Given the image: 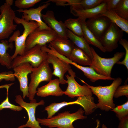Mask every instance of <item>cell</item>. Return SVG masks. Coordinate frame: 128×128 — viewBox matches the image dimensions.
Segmentation results:
<instances>
[{"instance_id":"cell-34","label":"cell","mask_w":128,"mask_h":128,"mask_svg":"<svg viewBox=\"0 0 128 128\" xmlns=\"http://www.w3.org/2000/svg\"><path fill=\"white\" fill-rule=\"evenodd\" d=\"M119 43L123 47L125 50V57L123 60L119 61L116 64L124 65L128 70V41L126 39H121L119 41Z\"/></svg>"},{"instance_id":"cell-10","label":"cell","mask_w":128,"mask_h":128,"mask_svg":"<svg viewBox=\"0 0 128 128\" xmlns=\"http://www.w3.org/2000/svg\"><path fill=\"white\" fill-rule=\"evenodd\" d=\"M15 98V101L20 106L25 109L28 116V120L26 123L19 126L18 128L27 127L30 128H42L36 119L35 113L36 109L37 106L44 105L45 103L44 101L42 100L37 102L36 100L34 99L30 101V103H28L25 101L20 95L16 96Z\"/></svg>"},{"instance_id":"cell-38","label":"cell","mask_w":128,"mask_h":128,"mask_svg":"<svg viewBox=\"0 0 128 128\" xmlns=\"http://www.w3.org/2000/svg\"><path fill=\"white\" fill-rule=\"evenodd\" d=\"M118 128H128V116L120 120Z\"/></svg>"},{"instance_id":"cell-7","label":"cell","mask_w":128,"mask_h":128,"mask_svg":"<svg viewBox=\"0 0 128 128\" xmlns=\"http://www.w3.org/2000/svg\"><path fill=\"white\" fill-rule=\"evenodd\" d=\"M41 46L37 45L25 51L22 55L17 56L13 61L12 68L21 64L28 63L33 68L37 67L47 59L48 53L42 51Z\"/></svg>"},{"instance_id":"cell-17","label":"cell","mask_w":128,"mask_h":128,"mask_svg":"<svg viewBox=\"0 0 128 128\" xmlns=\"http://www.w3.org/2000/svg\"><path fill=\"white\" fill-rule=\"evenodd\" d=\"M42 18L48 26L57 33L58 35L66 39V29L64 23L58 21L55 18L53 11L48 10L45 14H42Z\"/></svg>"},{"instance_id":"cell-1","label":"cell","mask_w":128,"mask_h":128,"mask_svg":"<svg viewBox=\"0 0 128 128\" xmlns=\"http://www.w3.org/2000/svg\"><path fill=\"white\" fill-rule=\"evenodd\" d=\"M80 80L90 89L92 94L97 97L98 102L96 104V108L108 111L115 107L113 98L115 90L122 82L121 78L119 77L115 78L111 85L105 86H91L83 80L80 79Z\"/></svg>"},{"instance_id":"cell-8","label":"cell","mask_w":128,"mask_h":128,"mask_svg":"<svg viewBox=\"0 0 128 128\" xmlns=\"http://www.w3.org/2000/svg\"><path fill=\"white\" fill-rule=\"evenodd\" d=\"M93 99L92 96H79L74 101L67 102L64 101L60 103H52L45 107L44 110L46 111L47 114V118L49 119L64 107L70 105L78 104L83 107L85 114L87 115L92 111L94 108L95 103Z\"/></svg>"},{"instance_id":"cell-36","label":"cell","mask_w":128,"mask_h":128,"mask_svg":"<svg viewBox=\"0 0 128 128\" xmlns=\"http://www.w3.org/2000/svg\"><path fill=\"white\" fill-rule=\"evenodd\" d=\"M6 81H14L15 77L14 73L11 71H4L0 73V82L3 80Z\"/></svg>"},{"instance_id":"cell-31","label":"cell","mask_w":128,"mask_h":128,"mask_svg":"<svg viewBox=\"0 0 128 128\" xmlns=\"http://www.w3.org/2000/svg\"><path fill=\"white\" fill-rule=\"evenodd\" d=\"M41 1V0H16L14 1V4L19 9H27Z\"/></svg>"},{"instance_id":"cell-21","label":"cell","mask_w":128,"mask_h":128,"mask_svg":"<svg viewBox=\"0 0 128 128\" xmlns=\"http://www.w3.org/2000/svg\"><path fill=\"white\" fill-rule=\"evenodd\" d=\"M64 61L81 70L84 75L92 82L100 80H114L115 79L111 77H108L100 75L96 72L92 68L80 65L72 61L68 58H65Z\"/></svg>"},{"instance_id":"cell-11","label":"cell","mask_w":128,"mask_h":128,"mask_svg":"<svg viewBox=\"0 0 128 128\" xmlns=\"http://www.w3.org/2000/svg\"><path fill=\"white\" fill-rule=\"evenodd\" d=\"M69 75H65L68 86L64 94L73 98L75 97L83 96H92V93L90 89L86 85L82 86L75 80L76 73L71 68L68 71Z\"/></svg>"},{"instance_id":"cell-16","label":"cell","mask_w":128,"mask_h":128,"mask_svg":"<svg viewBox=\"0 0 128 128\" xmlns=\"http://www.w3.org/2000/svg\"><path fill=\"white\" fill-rule=\"evenodd\" d=\"M48 53L46 60L49 64H51L54 70L53 75L57 77L60 83L62 84L67 83L64 78L65 74L71 68L70 64L59 58L55 56Z\"/></svg>"},{"instance_id":"cell-29","label":"cell","mask_w":128,"mask_h":128,"mask_svg":"<svg viewBox=\"0 0 128 128\" xmlns=\"http://www.w3.org/2000/svg\"><path fill=\"white\" fill-rule=\"evenodd\" d=\"M81 0H49L48 2H52L58 6L69 5L76 9H83L80 4Z\"/></svg>"},{"instance_id":"cell-28","label":"cell","mask_w":128,"mask_h":128,"mask_svg":"<svg viewBox=\"0 0 128 128\" xmlns=\"http://www.w3.org/2000/svg\"><path fill=\"white\" fill-rule=\"evenodd\" d=\"M114 10L120 17L128 20V0H121Z\"/></svg>"},{"instance_id":"cell-9","label":"cell","mask_w":128,"mask_h":128,"mask_svg":"<svg viewBox=\"0 0 128 128\" xmlns=\"http://www.w3.org/2000/svg\"><path fill=\"white\" fill-rule=\"evenodd\" d=\"M58 36L52 29L40 30L38 28L31 33L27 37L25 45V51L37 45L41 46L50 43Z\"/></svg>"},{"instance_id":"cell-2","label":"cell","mask_w":128,"mask_h":128,"mask_svg":"<svg viewBox=\"0 0 128 128\" xmlns=\"http://www.w3.org/2000/svg\"><path fill=\"white\" fill-rule=\"evenodd\" d=\"M84 112L80 108L76 112L70 113L69 111H65L58 113L49 119L37 118V120L39 124L50 128H75L73 123L78 119H86L87 117L83 115Z\"/></svg>"},{"instance_id":"cell-26","label":"cell","mask_w":128,"mask_h":128,"mask_svg":"<svg viewBox=\"0 0 128 128\" xmlns=\"http://www.w3.org/2000/svg\"><path fill=\"white\" fill-rule=\"evenodd\" d=\"M101 14L107 18L111 22L126 33H128V20L120 17L114 10H106Z\"/></svg>"},{"instance_id":"cell-15","label":"cell","mask_w":128,"mask_h":128,"mask_svg":"<svg viewBox=\"0 0 128 128\" xmlns=\"http://www.w3.org/2000/svg\"><path fill=\"white\" fill-rule=\"evenodd\" d=\"M50 3H44L37 8H32L29 9H19L17 11L23 13L22 18L28 21H34L37 23L38 28L40 30L51 29L42 20L41 11L46 8L50 5Z\"/></svg>"},{"instance_id":"cell-30","label":"cell","mask_w":128,"mask_h":128,"mask_svg":"<svg viewBox=\"0 0 128 128\" xmlns=\"http://www.w3.org/2000/svg\"><path fill=\"white\" fill-rule=\"evenodd\" d=\"M111 110L115 113L119 121L128 116V101L121 105L117 106Z\"/></svg>"},{"instance_id":"cell-3","label":"cell","mask_w":128,"mask_h":128,"mask_svg":"<svg viewBox=\"0 0 128 128\" xmlns=\"http://www.w3.org/2000/svg\"><path fill=\"white\" fill-rule=\"evenodd\" d=\"M14 21L17 24L22 25L24 30L21 35H20L19 30H16L9 39V42L12 43L14 42L15 43V50L13 54L11 56L13 59L18 55H21L24 53L26 41L27 37L33 31L39 27L37 23L35 21H27L22 18L16 16L14 18Z\"/></svg>"},{"instance_id":"cell-25","label":"cell","mask_w":128,"mask_h":128,"mask_svg":"<svg viewBox=\"0 0 128 128\" xmlns=\"http://www.w3.org/2000/svg\"><path fill=\"white\" fill-rule=\"evenodd\" d=\"M80 19L83 37L88 43L89 45L91 44L98 48L103 52H105V48L100 41L87 26L86 24V20Z\"/></svg>"},{"instance_id":"cell-33","label":"cell","mask_w":128,"mask_h":128,"mask_svg":"<svg viewBox=\"0 0 128 128\" xmlns=\"http://www.w3.org/2000/svg\"><path fill=\"white\" fill-rule=\"evenodd\" d=\"M104 0H81L80 4L83 9L96 7L103 2Z\"/></svg>"},{"instance_id":"cell-13","label":"cell","mask_w":128,"mask_h":128,"mask_svg":"<svg viewBox=\"0 0 128 128\" xmlns=\"http://www.w3.org/2000/svg\"><path fill=\"white\" fill-rule=\"evenodd\" d=\"M86 22L88 28L99 41L111 23L108 18L101 14L88 19Z\"/></svg>"},{"instance_id":"cell-39","label":"cell","mask_w":128,"mask_h":128,"mask_svg":"<svg viewBox=\"0 0 128 128\" xmlns=\"http://www.w3.org/2000/svg\"><path fill=\"white\" fill-rule=\"evenodd\" d=\"M14 1L13 0H6L5 2L12 6L13 4Z\"/></svg>"},{"instance_id":"cell-14","label":"cell","mask_w":128,"mask_h":128,"mask_svg":"<svg viewBox=\"0 0 128 128\" xmlns=\"http://www.w3.org/2000/svg\"><path fill=\"white\" fill-rule=\"evenodd\" d=\"M33 67L29 63H24L13 68L14 74L19 81L20 90L23 93V98L29 97L28 76L32 73Z\"/></svg>"},{"instance_id":"cell-18","label":"cell","mask_w":128,"mask_h":128,"mask_svg":"<svg viewBox=\"0 0 128 128\" xmlns=\"http://www.w3.org/2000/svg\"><path fill=\"white\" fill-rule=\"evenodd\" d=\"M60 84L58 78L52 79L46 84L38 87L36 94L37 96L42 97L50 96H61L64 94V91L60 87Z\"/></svg>"},{"instance_id":"cell-41","label":"cell","mask_w":128,"mask_h":128,"mask_svg":"<svg viewBox=\"0 0 128 128\" xmlns=\"http://www.w3.org/2000/svg\"><path fill=\"white\" fill-rule=\"evenodd\" d=\"M99 124H98V125L95 128H98L99 127Z\"/></svg>"},{"instance_id":"cell-20","label":"cell","mask_w":128,"mask_h":128,"mask_svg":"<svg viewBox=\"0 0 128 128\" xmlns=\"http://www.w3.org/2000/svg\"><path fill=\"white\" fill-rule=\"evenodd\" d=\"M106 10V5L104 2L94 8L87 9H76L70 7L71 13L74 16L81 19H89L101 14Z\"/></svg>"},{"instance_id":"cell-19","label":"cell","mask_w":128,"mask_h":128,"mask_svg":"<svg viewBox=\"0 0 128 128\" xmlns=\"http://www.w3.org/2000/svg\"><path fill=\"white\" fill-rule=\"evenodd\" d=\"M49 45L53 48L59 54L69 58L71 53L75 46L68 39L58 35Z\"/></svg>"},{"instance_id":"cell-32","label":"cell","mask_w":128,"mask_h":128,"mask_svg":"<svg viewBox=\"0 0 128 128\" xmlns=\"http://www.w3.org/2000/svg\"><path fill=\"white\" fill-rule=\"evenodd\" d=\"M8 88H7V96L6 99L0 104V111L4 109H9L15 111L21 110L23 108L21 106L14 105L9 101L8 95Z\"/></svg>"},{"instance_id":"cell-23","label":"cell","mask_w":128,"mask_h":128,"mask_svg":"<svg viewBox=\"0 0 128 128\" xmlns=\"http://www.w3.org/2000/svg\"><path fill=\"white\" fill-rule=\"evenodd\" d=\"M66 33L68 38L74 46L84 52L91 60L93 56L91 47L83 37L77 35L67 28Z\"/></svg>"},{"instance_id":"cell-22","label":"cell","mask_w":128,"mask_h":128,"mask_svg":"<svg viewBox=\"0 0 128 128\" xmlns=\"http://www.w3.org/2000/svg\"><path fill=\"white\" fill-rule=\"evenodd\" d=\"M9 42L6 40H0V64L10 69L12 68L13 59L7 50L9 49H12L14 46L12 43Z\"/></svg>"},{"instance_id":"cell-27","label":"cell","mask_w":128,"mask_h":128,"mask_svg":"<svg viewBox=\"0 0 128 128\" xmlns=\"http://www.w3.org/2000/svg\"><path fill=\"white\" fill-rule=\"evenodd\" d=\"M64 24L66 28L73 33L83 37L80 18H69L65 21Z\"/></svg>"},{"instance_id":"cell-40","label":"cell","mask_w":128,"mask_h":128,"mask_svg":"<svg viewBox=\"0 0 128 128\" xmlns=\"http://www.w3.org/2000/svg\"><path fill=\"white\" fill-rule=\"evenodd\" d=\"M102 128H108L105 124H103L102 126Z\"/></svg>"},{"instance_id":"cell-24","label":"cell","mask_w":128,"mask_h":128,"mask_svg":"<svg viewBox=\"0 0 128 128\" xmlns=\"http://www.w3.org/2000/svg\"><path fill=\"white\" fill-rule=\"evenodd\" d=\"M69 59L72 61L81 66H90L91 63L90 57L83 51L75 46Z\"/></svg>"},{"instance_id":"cell-12","label":"cell","mask_w":128,"mask_h":128,"mask_svg":"<svg viewBox=\"0 0 128 128\" xmlns=\"http://www.w3.org/2000/svg\"><path fill=\"white\" fill-rule=\"evenodd\" d=\"M123 31L111 22L100 41L105 52H111L118 47V42L123 36Z\"/></svg>"},{"instance_id":"cell-35","label":"cell","mask_w":128,"mask_h":128,"mask_svg":"<svg viewBox=\"0 0 128 128\" xmlns=\"http://www.w3.org/2000/svg\"><path fill=\"white\" fill-rule=\"evenodd\" d=\"M122 96H128V85L127 83L117 87L114 92V97L117 98Z\"/></svg>"},{"instance_id":"cell-6","label":"cell","mask_w":128,"mask_h":128,"mask_svg":"<svg viewBox=\"0 0 128 128\" xmlns=\"http://www.w3.org/2000/svg\"><path fill=\"white\" fill-rule=\"evenodd\" d=\"M11 6L5 2L0 7V40L9 38L17 28L14 23L15 12Z\"/></svg>"},{"instance_id":"cell-4","label":"cell","mask_w":128,"mask_h":128,"mask_svg":"<svg viewBox=\"0 0 128 128\" xmlns=\"http://www.w3.org/2000/svg\"><path fill=\"white\" fill-rule=\"evenodd\" d=\"M49 64L46 59L38 67L33 68L28 85V97L30 101L34 99L37 87L41 82H49L52 79V72Z\"/></svg>"},{"instance_id":"cell-5","label":"cell","mask_w":128,"mask_h":128,"mask_svg":"<svg viewBox=\"0 0 128 128\" xmlns=\"http://www.w3.org/2000/svg\"><path fill=\"white\" fill-rule=\"evenodd\" d=\"M91 49L93 57L89 67L93 68L98 74L108 77H111V71L114 65L125 54L124 52H118L112 58H105L99 56L93 47H91Z\"/></svg>"},{"instance_id":"cell-37","label":"cell","mask_w":128,"mask_h":128,"mask_svg":"<svg viewBox=\"0 0 128 128\" xmlns=\"http://www.w3.org/2000/svg\"><path fill=\"white\" fill-rule=\"evenodd\" d=\"M121 0H104L106 5L107 10H113L116 8Z\"/></svg>"}]
</instances>
